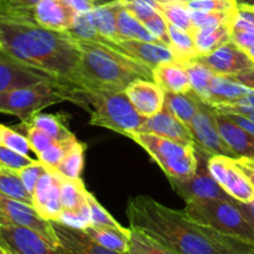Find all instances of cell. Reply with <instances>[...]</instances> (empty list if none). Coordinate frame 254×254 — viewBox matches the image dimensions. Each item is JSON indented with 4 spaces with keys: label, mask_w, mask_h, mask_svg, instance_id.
<instances>
[{
    "label": "cell",
    "mask_w": 254,
    "mask_h": 254,
    "mask_svg": "<svg viewBox=\"0 0 254 254\" xmlns=\"http://www.w3.org/2000/svg\"><path fill=\"white\" fill-rule=\"evenodd\" d=\"M184 211L191 220L200 225L208 226L223 235L254 246V228L237 207L233 198L188 201Z\"/></svg>",
    "instance_id": "obj_5"
},
{
    "label": "cell",
    "mask_w": 254,
    "mask_h": 254,
    "mask_svg": "<svg viewBox=\"0 0 254 254\" xmlns=\"http://www.w3.org/2000/svg\"><path fill=\"white\" fill-rule=\"evenodd\" d=\"M168 34L170 39V49L176 61L180 64H186L198 57V52L196 50L191 32L168 22Z\"/></svg>",
    "instance_id": "obj_29"
},
{
    "label": "cell",
    "mask_w": 254,
    "mask_h": 254,
    "mask_svg": "<svg viewBox=\"0 0 254 254\" xmlns=\"http://www.w3.org/2000/svg\"><path fill=\"white\" fill-rule=\"evenodd\" d=\"M129 254H180L145 232L130 227Z\"/></svg>",
    "instance_id": "obj_31"
},
{
    "label": "cell",
    "mask_w": 254,
    "mask_h": 254,
    "mask_svg": "<svg viewBox=\"0 0 254 254\" xmlns=\"http://www.w3.org/2000/svg\"><path fill=\"white\" fill-rule=\"evenodd\" d=\"M57 222H61L77 230H86L88 226L92 225L88 205L82 210H64Z\"/></svg>",
    "instance_id": "obj_45"
},
{
    "label": "cell",
    "mask_w": 254,
    "mask_h": 254,
    "mask_svg": "<svg viewBox=\"0 0 254 254\" xmlns=\"http://www.w3.org/2000/svg\"><path fill=\"white\" fill-rule=\"evenodd\" d=\"M36 160L31 159L29 155H22L12 149L0 145V168L17 171L25 166L31 165Z\"/></svg>",
    "instance_id": "obj_44"
},
{
    "label": "cell",
    "mask_w": 254,
    "mask_h": 254,
    "mask_svg": "<svg viewBox=\"0 0 254 254\" xmlns=\"http://www.w3.org/2000/svg\"><path fill=\"white\" fill-rule=\"evenodd\" d=\"M138 133L155 134L184 145H195V140L189 127H186L165 108H163V111L155 116L144 119Z\"/></svg>",
    "instance_id": "obj_17"
},
{
    "label": "cell",
    "mask_w": 254,
    "mask_h": 254,
    "mask_svg": "<svg viewBox=\"0 0 254 254\" xmlns=\"http://www.w3.org/2000/svg\"><path fill=\"white\" fill-rule=\"evenodd\" d=\"M237 2L240 6L253 7L254 9V0H237Z\"/></svg>",
    "instance_id": "obj_54"
},
{
    "label": "cell",
    "mask_w": 254,
    "mask_h": 254,
    "mask_svg": "<svg viewBox=\"0 0 254 254\" xmlns=\"http://www.w3.org/2000/svg\"><path fill=\"white\" fill-rule=\"evenodd\" d=\"M60 247L66 254H129L108 250L94 242L83 230L68 227L61 222H52Z\"/></svg>",
    "instance_id": "obj_18"
},
{
    "label": "cell",
    "mask_w": 254,
    "mask_h": 254,
    "mask_svg": "<svg viewBox=\"0 0 254 254\" xmlns=\"http://www.w3.org/2000/svg\"><path fill=\"white\" fill-rule=\"evenodd\" d=\"M235 203L237 205V207L242 211V213L245 215V217L247 218L248 222L252 225V227L254 228V201L252 202H240V201L235 200Z\"/></svg>",
    "instance_id": "obj_51"
},
{
    "label": "cell",
    "mask_w": 254,
    "mask_h": 254,
    "mask_svg": "<svg viewBox=\"0 0 254 254\" xmlns=\"http://www.w3.org/2000/svg\"><path fill=\"white\" fill-rule=\"evenodd\" d=\"M165 1H176V2H184V4H186V2L193 1V0H165Z\"/></svg>",
    "instance_id": "obj_56"
},
{
    "label": "cell",
    "mask_w": 254,
    "mask_h": 254,
    "mask_svg": "<svg viewBox=\"0 0 254 254\" xmlns=\"http://www.w3.org/2000/svg\"><path fill=\"white\" fill-rule=\"evenodd\" d=\"M216 122L223 140L227 143L236 158H247L254 160V135L243 129L228 117L216 112Z\"/></svg>",
    "instance_id": "obj_20"
},
{
    "label": "cell",
    "mask_w": 254,
    "mask_h": 254,
    "mask_svg": "<svg viewBox=\"0 0 254 254\" xmlns=\"http://www.w3.org/2000/svg\"><path fill=\"white\" fill-rule=\"evenodd\" d=\"M200 102L201 99L192 91H189L188 93L165 92L164 108L168 109L174 117L183 122L186 127H190L191 122L200 107Z\"/></svg>",
    "instance_id": "obj_26"
},
{
    "label": "cell",
    "mask_w": 254,
    "mask_h": 254,
    "mask_svg": "<svg viewBox=\"0 0 254 254\" xmlns=\"http://www.w3.org/2000/svg\"><path fill=\"white\" fill-rule=\"evenodd\" d=\"M198 158L197 171L190 179H171L168 178L171 188L180 196L185 202L192 200H230L231 197L225 190L220 186V184L211 176L207 169V159L206 153L196 148Z\"/></svg>",
    "instance_id": "obj_8"
},
{
    "label": "cell",
    "mask_w": 254,
    "mask_h": 254,
    "mask_svg": "<svg viewBox=\"0 0 254 254\" xmlns=\"http://www.w3.org/2000/svg\"><path fill=\"white\" fill-rule=\"evenodd\" d=\"M211 176L232 198L240 202L254 201V188L237 166L235 159L223 155H211L207 159Z\"/></svg>",
    "instance_id": "obj_10"
},
{
    "label": "cell",
    "mask_w": 254,
    "mask_h": 254,
    "mask_svg": "<svg viewBox=\"0 0 254 254\" xmlns=\"http://www.w3.org/2000/svg\"><path fill=\"white\" fill-rule=\"evenodd\" d=\"M62 86L57 82L46 81L2 92L0 93V113L11 114L21 122H27L46 107L64 101Z\"/></svg>",
    "instance_id": "obj_7"
},
{
    "label": "cell",
    "mask_w": 254,
    "mask_h": 254,
    "mask_svg": "<svg viewBox=\"0 0 254 254\" xmlns=\"http://www.w3.org/2000/svg\"><path fill=\"white\" fill-rule=\"evenodd\" d=\"M6 253H7V254H15V253H12L11 251H9V250H6Z\"/></svg>",
    "instance_id": "obj_59"
},
{
    "label": "cell",
    "mask_w": 254,
    "mask_h": 254,
    "mask_svg": "<svg viewBox=\"0 0 254 254\" xmlns=\"http://www.w3.org/2000/svg\"><path fill=\"white\" fill-rule=\"evenodd\" d=\"M0 254H7L6 253V250H5V248L2 247L1 245H0Z\"/></svg>",
    "instance_id": "obj_57"
},
{
    "label": "cell",
    "mask_w": 254,
    "mask_h": 254,
    "mask_svg": "<svg viewBox=\"0 0 254 254\" xmlns=\"http://www.w3.org/2000/svg\"><path fill=\"white\" fill-rule=\"evenodd\" d=\"M154 82L164 92L170 93H188L191 91L190 77L183 64L171 61L161 64L154 68Z\"/></svg>",
    "instance_id": "obj_21"
},
{
    "label": "cell",
    "mask_w": 254,
    "mask_h": 254,
    "mask_svg": "<svg viewBox=\"0 0 254 254\" xmlns=\"http://www.w3.org/2000/svg\"><path fill=\"white\" fill-rule=\"evenodd\" d=\"M36 211L44 220L50 221V222H57L60 220L64 206L61 201V175L59 173L49 195L45 198L42 205L36 208Z\"/></svg>",
    "instance_id": "obj_36"
},
{
    "label": "cell",
    "mask_w": 254,
    "mask_h": 254,
    "mask_svg": "<svg viewBox=\"0 0 254 254\" xmlns=\"http://www.w3.org/2000/svg\"><path fill=\"white\" fill-rule=\"evenodd\" d=\"M0 51H1V50H0Z\"/></svg>",
    "instance_id": "obj_61"
},
{
    "label": "cell",
    "mask_w": 254,
    "mask_h": 254,
    "mask_svg": "<svg viewBox=\"0 0 254 254\" xmlns=\"http://www.w3.org/2000/svg\"><path fill=\"white\" fill-rule=\"evenodd\" d=\"M196 60L217 76H235L245 69L254 67V62L245 50L240 49L231 41L211 54L196 57Z\"/></svg>",
    "instance_id": "obj_13"
},
{
    "label": "cell",
    "mask_w": 254,
    "mask_h": 254,
    "mask_svg": "<svg viewBox=\"0 0 254 254\" xmlns=\"http://www.w3.org/2000/svg\"><path fill=\"white\" fill-rule=\"evenodd\" d=\"M0 192L14 200L34 206L32 195L26 190L17 171L0 168Z\"/></svg>",
    "instance_id": "obj_33"
},
{
    "label": "cell",
    "mask_w": 254,
    "mask_h": 254,
    "mask_svg": "<svg viewBox=\"0 0 254 254\" xmlns=\"http://www.w3.org/2000/svg\"><path fill=\"white\" fill-rule=\"evenodd\" d=\"M121 0L107 2L103 5H97L91 11L94 26L98 30L99 35L103 41H118V25H117V16L119 10L122 9Z\"/></svg>",
    "instance_id": "obj_24"
},
{
    "label": "cell",
    "mask_w": 254,
    "mask_h": 254,
    "mask_svg": "<svg viewBox=\"0 0 254 254\" xmlns=\"http://www.w3.org/2000/svg\"><path fill=\"white\" fill-rule=\"evenodd\" d=\"M46 81L56 82L49 74L26 66L0 51V93Z\"/></svg>",
    "instance_id": "obj_15"
},
{
    "label": "cell",
    "mask_w": 254,
    "mask_h": 254,
    "mask_svg": "<svg viewBox=\"0 0 254 254\" xmlns=\"http://www.w3.org/2000/svg\"><path fill=\"white\" fill-rule=\"evenodd\" d=\"M160 12L169 24L175 25L191 34L195 30L191 20V10L184 2L163 1L160 5Z\"/></svg>",
    "instance_id": "obj_35"
},
{
    "label": "cell",
    "mask_w": 254,
    "mask_h": 254,
    "mask_svg": "<svg viewBox=\"0 0 254 254\" xmlns=\"http://www.w3.org/2000/svg\"><path fill=\"white\" fill-rule=\"evenodd\" d=\"M252 160H253V159H252ZM253 161H254V160H253Z\"/></svg>",
    "instance_id": "obj_60"
},
{
    "label": "cell",
    "mask_w": 254,
    "mask_h": 254,
    "mask_svg": "<svg viewBox=\"0 0 254 254\" xmlns=\"http://www.w3.org/2000/svg\"><path fill=\"white\" fill-rule=\"evenodd\" d=\"M131 106L144 118H150L163 111L165 92L154 81L138 79L126 88Z\"/></svg>",
    "instance_id": "obj_16"
},
{
    "label": "cell",
    "mask_w": 254,
    "mask_h": 254,
    "mask_svg": "<svg viewBox=\"0 0 254 254\" xmlns=\"http://www.w3.org/2000/svg\"><path fill=\"white\" fill-rule=\"evenodd\" d=\"M87 192L88 190L81 179L71 180L61 175V201L64 210H82L87 207Z\"/></svg>",
    "instance_id": "obj_32"
},
{
    "label": "cell",
    "mask_w": 254,
    "mask_h": 254,
    "mask_svg": "<svg viewBox=\"0 0 254 254\" xmlns=\"http://www.w3.org/2000/svg\"><path fill=\"white\" fill-rule=\"evenodd\" d=\"M0 245L15 254H66L40 233L10 222H0Z\"/></svg>",
    "instance_id": "obj_12"
},
{
    "label": "cell",
    "mask_w": 254,
    "mask_h": 254,
    "mask_svg": "<svg viewBox=\"0 0 254 254\" xmlns=\"http://www.w3.org/2000/svg\"><path fill=\"white\" fill-rule=\"evenodd\" d=\"M131 139L148 151L168 178L184 180L192 178L197 171L195 145H184L150 133H136Z\"/></svg>",
    "instance_id": "obj_6"
},
{
    "label": "cell",
    "mask_w": 254,
    "mask_h": 254,
    "mask_svg": "<svg viewBox=\"0 0 254 254\" xmlns=\"http://www.w3.org/2000/svg\"><path fill=\"white\" fill-rule=\"evenodd\" d=\"M4 2H7V0H0V5L4 4Z\"/></svg>",
    "instance_id": "obj_58"
},
{
    "label": "cell",
    "mask_w": 254,
    "mask_h": 254,
    "mask_svg": "<svg viewBox=\"0 0 254 254\" xmlns=\"http://www.w3.org/2000/svg\"><path fill=\"white\" fill-rule=\"evenodd\" d=\"M68 6H71L77 14L79 12L92 11L97 6L94 0H64Z\"/></svg>",
    "instance_id": "obj_48"
},
{
    "label": "cell",
    "mask_w": 254,
    "mask_h": 254,
    "mask_svg": "<svg viewBox=\"0 0 254 254\" xmlns=\"http://www.w3.org/2000/svg\"><path fill=\"white\" fill-rule=\"evenodd\" d=\"M186 6L197 11L233 12L238 10V2L237 0H193L186 2Z\"/></svg>",
    "instance_id": "obj_42"
},
{
    "label": "cell",
    "mask_w": 254,
    "mask_h": 254,
    "mask_svg": "<svg viewBox=\"0 0 254 254\" xmlns=\"http://www.w3.org/2000/svg\"><path fill=\"white\" fill-rule=\"evenodd\" d=\"M77 140H78L77 138L62 141L56 140L49 149H46L44 153L40 154V155L37 156V159H39L44 165L52 169H56L57 165L64 160V158L67 155L69 149L72 148V145H73Z\"/></svg>",
    "instance_id": "obj_41"
},
{
    "label": "cell",
    "mask_w": 254,
    "mask_h": 254,
    "mask_svg": "<svg viewBox=\"0 0 254 254\" xmlns=\"http://www.w3.org/2000/svg\"><path fill=\"white\" fill-rule=\"evenodd\" d=\"M230 78L238 82V83H242L243 86L248 87V88L254 89V67L245 69V71L240 72L235 76H230Z\"/></svg>",
    "instance_id": "obj_49"
},
{
    "label": "cell",
    "mask_w": 254,
    "mask_h": 254,
    "mask_svg": "<svg viewBox=\"0 0 254 254\" xmlns=\"http://www.w3.org/2000/svg\"><path fill=\"white\" fill-rule=\"evenodd\" d=\"M0 145L12 149L22 155H29L31 150L26 135L1 123H0Z\"/></svg>",
    "instance_id": "obj_40"
},
{
    "label": "cell",
    "mask_w": 254,
    "mask_h": 254,
    "mask_svg": "<svg viewBox=\"0 0 254 254\" xmlns=\"http://www.w3.org/2000/svg\"><path fill=\"white\" fill-rule=\"evenodd\" d=\"M232 30L248 32L254 35V9L253 7L240 6L232 24Z\"/></svg>",
    "instance_id": "obj_47"
},
{
    "label": "cell",
    "mask_w": 254,
    "mask_h": 254,
    "mask_svg": "<svg viewBox=\"0 0 254 254\" xmlns=\"http://www.w3.org/2000/svg\"><path fill=\"white\" fill-rule=\"evenodd\" d=\"M245 51H246V54H247L248 56H250V59L254 62V45H253V46L248 47V49L245 50Z\"/></svg>",
    "instance_id": "obj_55"
},
{
    "label": "cell",
    "mask_w": 254,
    "mask_h": 254,
    "mask_svg": "<svg viewBox=\"0 0 254 254\" xmlns=\"http://www.w3.org/2000/svg\"><path fill=\"white\" fill-rule=\"evenodd\" d=\"M189 129L195 140V146L207 155H223L236 159L235 153L223 140L216 122V111L205 102H200L197 112Z\"/></svg>",
    "instance_id": "obj_9"
},
{
    "label": "cell",
    "mask_w": 254,
    "mask_h": 254,
    "mask_svg": "<svg viewBox=\"0 0 254 254\" xmlns=\"http://www.w3.org/2000/svg\"><path fill=\"white\" fill-rule=\"evenodd\" d=\"M236 103L245 104V106H248V107H251V108L254 109V92L253 93L248 94V96L243 97V98H241L240 101H237Z\"/></svg>",
    "instance_id": "obj_53"
},
{
    "label": "cell",
    "mask_w": 254,
    "mask_h": 254,
    "mask_svg": "<svg viewBox=\"0 0 254 254\" xmlns=\"http://www.w3.org/2000/svg\"><path fill=\"white\" fill-rule=\"evenodd\" d=\"M21 123L31 124V126L37 127L46 131L51 138L55 140H69L74 139V134L69 130L67 127V116L64 114H45V113H36L31 119L27 122H21Z\"/></svg>",
    "instance_id": "obj_27"
},
{
    "label": "cell",
    "mask_w": 254,
    "mask_h": 254,
    "mask_svg": "<svg viewBox=\"0 0 254 254\" xmlns=\"http://www.w3.org/2000/svg\"><path fill=\"white\" fill-rule=\"evenodd\" d=\"M64 101L83 108L91 116L89 124L133 138L144 122L124 91L62 86Z\"/></svg>",
    "instance_id": "obj_4"
},
{
    "label": "cell",
    "mask_w": 254,
    "mask_h": 254,
    "mask_svg": "<svg viewBox=\"0 0 254 254\" xmlns=\"http://www.w3.org/2000/svg\"><path fill=\"white\" fill-rule=\"evenodd\" d=\"M254 89L243 86L242 83L233 81L227 76L213 77L211 82L210 92L205 103L211 107H216L218 104H231L236 103L243 97L253 93Z\"/></svg>",
    "instance_id": "obj_22"
},
{
    "label": "cell",
    "mask_w": 254,
    "mask_h": 254,
    "mask_svg": "<svg viewBox=\"0 0 254 254\" xmlns=\"http://www.w3.org/2000/svg\"><path fill=\"white\" fill-rule=\"evenodd\" d=\"M73 39L83 40V41H103L102 36L99 35L98 30L94 26L93 19H92L91 11L79 12L76 14L73 24L69 27L68 31Z\"/></svg>",
    "instance_id": "obj_37"
},
{
    "label": "cell",
    "mask_w": 254,
    "mask_h": 254,
    "mask_svg": "<svg viewBox=\"0 0 254 254\" xmlns=\"http://www.w3.org/2000/svg\"><path fill=\"white\" fill-rule=\"evenodd\" d=\"M232 25H220L213 27H202L192 31L193 42L198 56L208 55L231 41Z\"/></svg>",
    "instance_id": "obj_25"
},
{
    "label": "cell",
    "mask_w": 254,
    "mask_h": 254,
    "mask_svg": "<svg viewBox=\"0 0 254 254\" xmlns=\"http://www.w3.org/2000/svg\"><path fill=\"white\" fill-rule=\"evenodd\" d=\"M35 20L54 31H68L77 12L64 0H41L32 7Z\"/></svg>",
    "instance_id": "obj_19"
},
{
    "label": "cell",
    "mask_w": 254,
    "mask_h": 254,
    "mask_svg": "<svg viewBox=\"0 0 254 254\" xmlns=\"http://www.w3.org/2000/svg\"><path fill=\"white\" fill-rule=\"evenodd\" d=\"M129 223L180 254H254V246L191 220L184 210L161 205L150 196L128 201Z\"/></svg>",
    "instance_id": "obj_2"
},
{
    "label": "cell",
    "mask_w": 254,
    "mask_h": 254,
    "mask_svg": "<svg viewBox=\"0 0 254 254\" xmlns=\"http://www.w3.org/2000/svg\"><path fill=\"white\" fill-rule=\"evenodd\" d=\"M46 171V166L41 163V161L37 159L34 164L29 166H25V168L17 170L20 179H21L22 184L26 188V190L29 191L31 195H34L35 188L37 185V181L40 180L44 173Z\"/></svg>",
    "instance_id": "obj_46"
},
{
    "label": "cell",
    "mask_w": 254,
    "mask_h": 254,
    "mask_svg": "<svg viewBox=\"0 0 254 254\" xmlns=\"http://www.w3.org/2000/svg\"><path fill=\"white\" fill-rule=\"evenodd\" d=\"M16 130L25 131L24 135H26L27 140H29L31 151H34L37 156H39L40 154L44 153L46 149H49L50 146L56 141L54 138H51L46 131L37 128V127L31 126V124L21 123L20 126H17ZM21 131H20V133H21Z\"/></svg>",
    "instance_id": "obj_39"
},
{
    "label": "cell",
    "mask_w": 254,
    "mask_h": 254,
    "mask_svg": "<svg viewBox=\"0 0 254 254\" xmlns=\"http://www.w3.org/2000/svg\"><path fill=\"white\" fill-rule=\"evenodd\" d=\"M87 205H88L89 213H91L92 225L98 226H112V227H123L121 223L117 222L111 213L103 208V206L96 200L91 192H87Z\"/></svg>",
    "instance_id": "obj_43"
},
{
    "label": "cell",
    "mask_w": 254,
    "mask_h": 254,
    "mask_svg": "<svg viewBox=\"0 0 254 254\" xmlns=\"http://www.w3.org/2000/svg\"><path fill=\"white\" fill-rule=\"evenodd\" d=\"M235 161L238 168L245 173V175L247 176L248 180L251 181V184H252L254 188V161L252 159L247 158H236Z\"/></svg>",
    "instance_id": "obj_50"
},
{
    "label": "cell",
    "mask_w": 254,
    "mask_h": 254,
    "mask_svg": "<svg viewBox=\"0 0 254 254\" xmlns=\"http://www.w3.org/2000/svg\"><path fill=\"white\" fill-rule=\"evenodd\" d=\"M184 67L188 71L189 77H190L191 91L198 97L202 102H206L210 92L211 82L213 77L216 76L208 67L201 64L197 60H191V61L183 64Z\"/></svg>",
    "instance_id": "obj_30"
},
{
    "label": "cell",
    "mask_w": 254,
    "mask_h": 254,
    "mask_svg": "<svg viewBox=\"0 0 254 254\" xmlns=\"http://www.w3.org/2000/svg\"><path fill=\"white\" fill-rule=\"evenodd\" d=\"M86 144L77 140L72 145L64 160L57 165L55 170L61 174L64 178L71 179V180H78L81 179V173L83 170L84 164V153H86Z\"/></svg>",
    "instance_id": "obj_34"
},
{
    "label": "cell",
    "mask_w": 254,
    "mask_h": 254,
    "mask_svg": "<svg viewBox=\"0 0 254 254\" xmlns=\"http://www.w3.org/2000/svg\"><path fill=\"white\" fill-rule=\"evenodd\" d=\"M0 50L16 61L49 74L67 87H79L77 40L67 31H54L35 20L32 9L0 5Z\"/></svg>",
    "instance_id": "obj_1"
},
{
    "label": "cell",
    "mask_w": 254,
    "mask_h": 254,
    "mask_svg": "<svg viewBox=\"0 0 254 254\" xmlns=\"http://www.w3.org/2000/svg\"><path fill=\"white\" fill-rule=\"evenodd\" d=\"M238 11V10H237ZM237 11L225 12V11H197L191 10V20L195 29L202 27H213L220 25H232Z\"/></svg>",
    "instance_id": "obj_38"
},
{
    "label": "cell",
    "mask_w": 254,
    "mask_h": 254,
    "mask_svg": "<svg viewBox=\"0 0 254 254\" xmlns=\"http://www.w3.org/2000/svg\"><path fill=\"white\" fill-rule=\"evenodd\" d=\"M104 44L114 47L122 54L146 64L150 68L165 62L176 61L173 51L169 46L161 42H148L140 40H118V41H104Z\"/></svg>",
    "instance_id": "obj_14"
},
{
    "label": "cell",
    "mask_w": 254,
    "mask_h": 254,
    "mask_svg": "<svg viewBox=\"0 0 254 254\" xmlns=\"http://www.w3.org/2000/svg\"><path fill=\"white\" fill-rule=\"evenodd\" d=\"M119 40H140L148 42H160L141 21H139L131 12L124 6L119 10L117 16ZM163 44V42H161Z\"/></svg>",
    "instance_id": "obj_28"
},
{
    "label": "cell",
    "mask_w": 254,
    "mask_h": 254,
    "mask_svg": "<svg viewBox=\"0 0 254 254\" xmlns=\"http://www.w3.org/2000/svg\"><path fill=\"white\" fill-rule=\"evenodd\" d=\"M81 55L79 87L126 91L138 79L154 81V69L101 41L77 40Z\"/></svg>",
    "instance_id": "obj_3"
},
{
    "label": "cell",
    "mask_w": 254,
    "mask_h": 254,
    "mask_svg": "<svg viewBox=\"0 0 254 254\" xmlns=\"http://www.w3.org/2000/svg\"><path fill=\"white\" fill-rule=\"evenodd\" d=\"M41 0H7V2L11 6L20 7V9H32Z\"/></svg>",
    "instance_id": "obj_52"
},
{
    "label": "cell",
    "mask_w": 254,
    "mask_h": 254,
    "mask_svg": "<svg viewBox=\"0 0 254 254\" xmlns=\"http://www.w3.org/2000/svg\"><path fill=\"white\" fill-rule=\"evenodd\" d=\"M0 222H10L40 233L55 247H60L52 222L44 220L34 206L14 200L0 192Z\"/></svg>",
    "instance_id": "obj_11"
},
{
    "label": "cell",
    "mask_w": 254,
    "mask_h": 254,
    "mask_svg": "<svg viewBox=\"0 0 254 254\" xmlns=\"http://www.w3.org/2000/svg\"><path fill=\"white\" fill-rule=\"evenodd\" d=\"M94 242L119 253L129 252L130 228L91 225L83 230Z\"/></svg>",
    "instance_id": "obj_23"
}]
</instances>
